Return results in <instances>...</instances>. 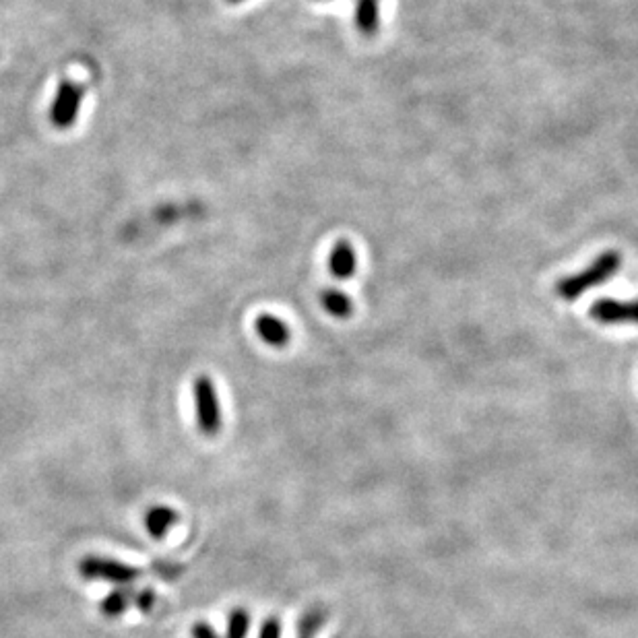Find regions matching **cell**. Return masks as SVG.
<instances>
[{
	"label": "cell",
	"instance_id": "6da1fadb",
	"mask_svg": "<svg viewBox=\"0 0 638 638\" xmlns=\"http://www.w3.org/2000/svg\"><path fill=\"white\" fill-rule=\"evenodd\" d=\"M620 267H622V254L618 250H605L583 271L562 277L556 283V294L566 302L579 300L585 292L593 290V287L608 283L620 271Z\"/></svg>",
	"mask_w": 638,
	"mask_h": 638
},
{
	"label": "cell",
	"instance_id": "8fae6325",
	"mask_svg": "<svg viewBox=\"0 0 638 638\" xmlns=\"http://www.w3.org/2000/svg\"><path fill=\"white\" fill-rule=\"evenodd\" d=\"M321 304L335 318H349L354 314V302L341 290H325L321 294Z\"/></svg>",
	"mask_w": 638,
	"mask_h": 638
},
{
	"label": "cell",
	"instance_id": "52a82bcc",
	"mask_svg": "<svg viewBox=\"0 0 638 638\" xmlns=\"http://www.w3.org/2000/svg\"><path fill=\"white\" fill-rule=\"evenodd\" d=\"M358 269V257H356V250L352 246V242L347 240H339L331 254H329V271L333 277L345 281L349 277H354Z\"/></svg>",
	"mask_w": 638,
	"mask_h": 638
},
{
	"label": "cell",
	"instance_id": "5bb4252c",
	"mask_svg": "<svg viewBox=\"0 0 638 638\" xmlns=\"http://www.w3.org/2000/svg\"><path fill=\"white\" fill-rule=\"evenodd\" d=\"M155 601H157V597H155V591H153L151 587L137 591L135 605H137V610H139V612L149 614V612L155 608Z\"/></svg>",
	"mask_w": 638,
	"mask_h": 638
},
{
	"label": "cell",
	"instance_id": "8992f818",
	"mask_svg": "<svg viewBox=\"0 0 638 638\" xmlns=\"http://www.w3.org/2000/svg\"><path fill=\"white\" fill-rule=\"evenodd\" d=\"M180 521L178 510L166 504H153L147 508V513L143 517L145 529L153 539H164L168 531Z\"/></svg>",
	"mask_w": 638,
	"mask_h": 638
},
{
	"label": "cell",
	"instance_id": "277c9868",
	"mask_svg": "<svg viewBox=\"0 0 638 638\" xmlns=\"http://www.w3.org/2000/svg\"><path fill=\"white\" fill-rule=\"evenodd\" d=\"M81 104H83V87L71 79L62 81L58 85L56 98H54L52 110H50V120L56 129H60V131L71 129L79 116Z\"/></svg>",
	"mask_w": 638,
	"mask_h": 638
},
{
	"label": "cell",
	"instance_id": "9c48e42d",
	"mask_svg": "<svg viewBox=\"0 0 638 638\" xmlns=\"http://www.w3.org/2000/svg\"><path fill=\"white\" fill-rule=\"evenodd\" d=\"M135 597H137V591L131 585L114 589L112 593L104 597L100 610L106 618H120L122 614L129 612L131 605H135Z\"/></svg>",
	"mask_w": 638,
	"mask_h": 638
},
{
	"label": "cell",
	"instance_id": "2e32d148",
	"mask_svg": "<svg viewBox=\"0 0 638 638\" xmlns=\"http://www.w3.org/2000/svg\"><path fill=\"white\" fill-rule=\"evenodd\" d=\"M155 570L162 574L164 579H176L178 574L182 572V568L178 564H172V562H162V564H155Z\"/></svg>",
	"mask_w": 638,
	"mask_h": 638
},
{
	"label": "cell",
	"instance_id": "30bf717a",
	"mask_svg": "<svg viewBox=\"0 0 638 638\" xmlns=\"http://www.w3.org/2000/svg\"><path fill=\"white\" fill-rule=\"evenodd\" d=\"M356 27L364 36H374L380 27V0H356Z\"/></svg>",
	"mask_w": 638,
	"mask_h": 638
},
{
	"label": "cell",
	"instance_id": "4fadbf2b",
	"mask_svg": "<svg viewBox=\"0 0 638 638\" xmlns=\"http://www.w3.org/2000/svg\"><path fill=\"white\" fill-rule=\"evenodd\" d=\"M250 630V614L244 608H234L228 614L226 638H246Z\"/></svg>",
	"mask_w": 638,
	"mask_h": 638
},
{
	"label": "cell",
	"instance_id": "3957f363",
	"mask_svg": "<svg viewBox=\"0 0 638 638\" xmlns=\"http://www.w3.org/2000/svg\"><path fill=\"white\" fill-rule=\"evenodd\" d=\"M193 399H195V413H197V426L201 434L205 436H217L223 426L221 418V405L217 397L215 382L211 376L201 374L193 382Z\"/></svg>",
	"mask_w": 638,
	"mask_h": 638
},
{
	"label": "cell",
	"instance_id": "ba28073f",
	"mask_svg": "<svg viewBox=\"0 0 638 638\" xmlns=\"http://www.w3.org/2000/svg\"><path fill=\"white\" fill-rule=\"evenodd\" d=\"M254 331L257 335L271 347H285L287 343L292 341V331L287 327L281 318L273 316V314H261L254 321Z\"/></svg>",
	"mask_w": 638,
	"mask_h": 638
},
{
	"label": "cell",
	"instance_id": "7a4b0ae2",
	"mask_svg": "<svg viewBox=\"0 0 638 638\" xmlns=\"http://www.w3.org/2000/svg\"><path fill=\"white\" fill-rule=\"evenodd\" d=\"M77 568L85 581H102V583L120 585V587H129L143 577V570L133 564H124L114 558L93 556V554L83 556Z\"/></svg>",
	"mask_w": 638,
	"mask_h": 638
},
{
	"label": "cell",
	"instance_id": "e0dca14e",
	"mask_svg": "<svg viewBox=\"0 0 638 638\" xmlns=\"http://www.w3.org/2000/svg\"><path fill=\"white\" fill-rule=\"evenodd\" d=\"M230 3H242V0H230Z\"/></svg>",
	"mask_w": 638,
	"mask_h": 638
},
{
	"label": "cell",
	"instance_id": "9a60e30c",
	"mask_svg": "<svg viewBox=\"0 0 638 638\" xmlns=\"http://www.w3.org/2000/svg\"><path fill=\"white\" fill-rule=\"evenodd\" d=\"M190 636L193 638H221L207 622H195L190 628Z\"/></svg>",
	"mask_w": 638,
	"mask_h": 638
},
{
	"label": "cell",
	"instance_id": "7c38bea8",
	"mask_svg": "<svg viewBox=\"0 0 638 638\" xmlns=\"http://www.w3.org/2000/svg\"><path fill=\"white\" fill-rule=\"evenodd\" d=\"M327 620V612L323 608H314V610H308L302 618H300V624H298V636L296 638H316L318 630L323 628Z\"/></svg>",
	"mask_w": 638,
	"mask_h": 638
},
{
	"label": "cell",
	"instance_id": "5b68a950",
	"mask_svg": "<svg viewBox=\"0 0 638 638\" xmlns=\"http://www.w3.org/2000/svg\"><path fill=\"white\" fill-rule=\"evenodd\" d=\"M589 316L599 325H638V300L603 298L593 302Z\"/></svg>",
	"mask_w": 638,
	"mask_h": 638
}]
</instances>
